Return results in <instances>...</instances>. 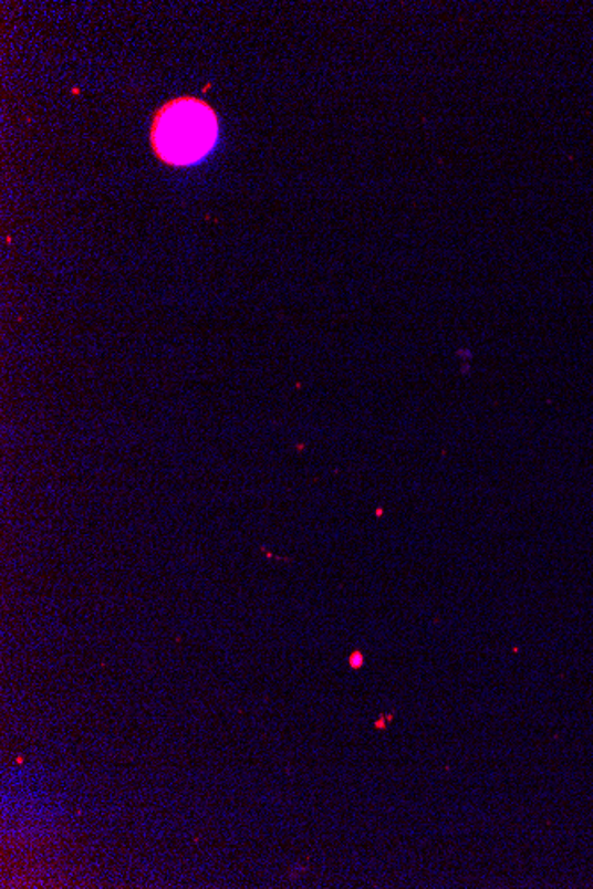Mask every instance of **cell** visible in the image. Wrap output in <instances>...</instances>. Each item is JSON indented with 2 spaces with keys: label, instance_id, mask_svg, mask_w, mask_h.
<instances>
[{
  "label": "cell",
  "instance_id": "6da1fadb",
  "mask_svg": "<svg viewBox=\"0 0 593 889\" xmlns=\"http://www.w3.org/2000/svg\"><path fill=\"white\" fill-rule=\"evenodd\" d=\"M219 140L216 108L196 96H176L157 108L149 126V144L158 160L171 167L201 163Z\"/></svg>",
  "mask_w": 593,
  "mask_h": 889
},
{
  "label": "cell",
  "instance_id": "7a4b0ae2",
  "mask_svg": "<svg viewBox=\"0 0 593 889\" xmlns=\"http://www.w3.org/2000/svg\"><path fill=\"white\" fill-rule=\"evenodd\" d=\"M348 665H351L352 670H361L364 666V656L361 651H354L351 657H348Z\"/></svg>",
  "mask_w": 593,
  "mask_h": 889
},
{
  "label": "cell",
  "instance_id": "3957f363",
  "mask_svg": "<svg viewBox=\"0 0 593 889\" xmlns=\"http://www.w3.org/2000/svg\"><path fill=\"white\" fill-rule=\"evenodd\" d=\"M375 726L381 728V730H384V728H386V721H384V719L381 718L378 719L377 723H375Z\"/></svg>",
  "mask_w": 593,
  "mask_h": 889
}]
</instances>
